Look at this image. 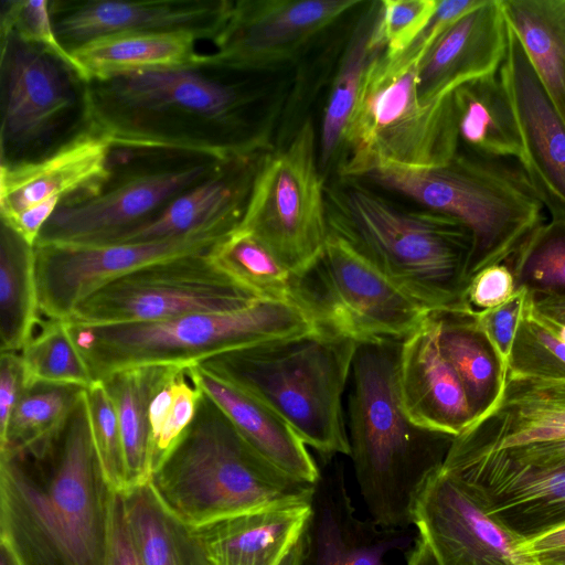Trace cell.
I'll return each instance as SVG.
<instances>
[{
    "label": "cell",
    "mask_w": 565,
    "mask_h": 565,
    "mask_svg": "<svg viewBox=\"0 0 565 565\" xmlns=\"http://www.w3.org/2000/svg\"><path fill=\"white\" fill-rule=\"evenodd\" d=\"M232 0H53L55 33L72 50L93 40L122 33L182 32L198 40L220 33Z\"/></svg>",
    "instance_id": "ac0fdd59"
},
{
    "label": "cell",
    "mask_w": 565,
    "mask_h": 565,
    "mask_svg": "<svg viewBox=\"0 0 565 565\" xmlns=\"http://www.w3.org/2000/svg\"><path fill=\"white\" fill-rule=\"evenodd\" d=\"M35 248L1 222L0 352L20 353L42 321Z\"/></svg>",
    "instance_id": "d6a6232c"
},
{
    "label": "cell",
    "mask_w": 565,
    "mask_h": 565,
    "mask_svg": "<svg viewBox=\"0 0 565 565\" xmlns=\"http://www.w3.org/2000/svg\"><path fill=\"white\" fill-rule=\"evenodd\" d=\"M107 565H141L129 533L122 494L118 491L111 504Z\"/></svg>",
    "instance_id": "f907efd6"
},
{
    "label": "cell",
    "mask_w": 565,
    "mask_h": 565,
    "mask_svg": "<svg viewBox=\"0 0 565 565\" xmlns=\"http://www.w3.org/2000/svg\"><path fill=\"white\" fill-rule=\"evenodd\" d=\"M149 484L163 507L195 527L268 505L312 500L315 484L295 479L259 455L204 393Z\"/></svg>",
    "instance_id": "5b68a950"
},
{
    "label": "cell",
    "mask_w": 565,
    "mask_h": 565,
    "mask_svg": "<svg viewBox=\"0 0 565 565\" xmlns=\"http://www.w3.org/2000/svg\"><path fill=\"white\" fill-rule=\"evenodd\" d=\"M434 315L440 350L459 375L477 417L499 391L497 358L477 329L473 315L452 311H435Z\"/></svg>",
    "instance_id": "d590c367"
},
{
    "label": "cell",
    "mask_w": 565,
    "mask_h": 565,
    "mask_svg": "<svg viewBox=\"0 0 565 565\" xmlns=\"http://www.w3.org/2000/svg\"><path fill=\"white\" fill-rule=\"evenodd\" d=\"M508 47L502 0H483L428 47L417 68L423 104L437 102L460 85L499 71Z\"/></svg>",
    "instance_id": "484cf974"
},
{
    "label": "cell",
    "mask_w": 565,
    "mask_h": 565,
    "mask_svg": "<svg viewBox=\"0 0 565 565\" xmlns=\"http://www.w3.org/2000/svg\"><path fill=\"white\" fill-rule=\"evenodd\" d=\"M441 468L469 483L490 514L525 540L565 525V461L514 466L486 454Z\"/></svg>",
    "instance_id": "44dd1931"
},
{
    "label": "cell",
    "mask_w": 565,
    "mask_h": 565,
    "mask_svg": "<svg viewBox=\"0 0 565 565\" xmlns=\"http://www.w3.org/2000/svg\"><path fill=\"white\" fill-rule=\"evenodd\" d=\"M50 4V0H3L0 32H11L22 41L41 46L79 75L72 54L61 44L55 33Z\"/></svg>",
    "instance_id": "7bdbcfd3"
},
{
    "label": "cell",
    "mask_w": 565,
    "mask_h": 565,
    "mask_svg": "<svg viewBox=\"0 0 565 565\" xmlns=\"http://www.w3.org/2000/svg\"><path fill=\"white\" fill-rule=\"evenodd\" d=\"M534 297L565 295V230L548 222L504 263Z\"/></svg>",
    "instance_id": "ab89813d"
},
{
    "label": "cell",
    "mask_w": 565,
    "mask_h": 565,
    "mask_svg": "<svg viewBox=\"0 0 565 565\" xmlns=\"http://www.w3.org/2000/svg\"><path fill=\"white\" fill-rule=\"evenodd\" d=\"M354 341L315 330L209 356L198 365L250 393L323 458L350 456L343 395Z\"/></svg>",
    "instance_id": "8992f818"
},
{
    "label": "cell",
    "mask_w": 565,
    "mask_h": 565,
    "mask_svg": "<svg viewBox=\"0 0 565 565\" xmlns=\"http://www.w3.org/2000/svg\"><path fill=\"white\" fill-rule=\"evenodd\" d=\"M507 23L508 47L499 74L522 138L521 166L545 205L548 223L565 230V125L508 19Z\"/></svg>",
    "instance_id": "d6986e66"
},
{
    "label": "cell",
    "mask_w": 565,
    "mask_h": 565,
    "mask_svg": "<svg viewBox=\"0 0 565 565\" xmlns=\"http://www.w3.org/2000/svg\"><path fill=\"white\" fill-rule=\"evenodd\" d=\"M115 492L85 388L52 437L0 452L1 544L19 565H107Z\"/></svg>",
    "instance_id": "6da1fadb"
},
{
    "label": "cell",
    "mask_w": 565,
    "mask_h": 565,
    "mask_svg": "<svg viewBox=\"0 0 565 565\" xmlns=\"http://www.w3.org/2000/svg\"><path fill=\"white\" fill-rule=\"evenodd\" d=\"M200 65L84 83V121L114 149L228 160L269 147L252 111L262 93Z\"/></svg>",
    "instance_id": "7a4b0ae2"
},
{
    "label": "cell",
    "mask_w": 565,
    "mask_h": 565,
    "mask_svg": "<svg viewBox=\"0 0 565 565\" xmlns=\"http://www.w3.org/2000/svg\"><path fill=\"white\" fill-rule=\"evenodd\" d=\"M532 302V301H531ZM533 308V307H532ZM535 312V311H534ZM536 315V313H535ZM537 316V315H536ZM539 317V316H537ZM540 318V317H539ZM546 326H548L553 332L565 342V323H552L540 318Z\"/></svg>",
    "instance_id": "680465c9"
},
{
    "label": "cell",
    "mask_w": 565,
    "mask_h": 565,
    "mask_svg": "<svg viewBox=\"0 0 565 565\" xmlns=\"http://www.w3.org/2000/svg\"><path fill=\"white\" fill-rule=\"evenodd\" d=\"M207 252L168 258L121 275L84 299L66 321L83 326L147 322L234 311L262 299L218 269Z\"/></svg>",
    "instance_id": "4fadbf2b"
},
{
    "label": "cell",
    "mask_w": 565,
    "mask_h": 565,
    "mask_svg": "<svg viewBox=\"0 0 565 565\" xmlns=\"http://www.w3.org/2000/svg\"><path fill=\"white\" fill-rule=\"evenodd\" d=\"M425 209L449 215L471 233L468 284L507 263L546 222V209L520 162L458 151L431 169L384 168L366 177Z\"/></svg>",
    "instance_id": "52a82bcc"
},
{
    "label": "cell",
    "mask_w": 565,
    "mask_h": 565,
    "mask_svg": "<svg viewBox=\"0 0 565 565\" xmlns=\"http://www.w3.org/2000/svg\"><path fill=\"white\" fill-rule=\"evenodd\" d=\"M381 1H372L356 23L331 85L320 132V170L333 160L354 107L363 76L373 58L385 49L381 33Z\"/></svg>",
    "instance_id": "e575fe53"
},
{
    "label": "cell",
    "mask_w": 565,
    "mask_h": 565,
    "mask_svg": "<svg viewBox=\"0 0 565 565\" xmlns=\"http://www.w3.org/2000/svg\"><path fill=\"white\" fill-rule=\"evenodd\" d=\"M1 164L39 158L57 146L74 115L84 118V81L66 63L11 32H0ZM83 129V128H82Z\"/></svg>",
    "instance_id": "5bb4252c"
},
{
    "label": "cell",
    "mask_w": 565,
    "mask_h": 565,
    "mask_svg": "<svg viewBox=\"0 0 565 565\" xmlns=\"http://www.w3.org/2000/svg\"><path fill=\"white\" fill-rule=\"evenodd\" d=\"M0 565H19L12 553L3 544H0Z\"/></svg>",
    "instance_id": "6f0895ef"
},
{
    "label": "cell",
    "mask_w": 565,
    "mask_h": 565,
    "mask_svg": "<svg viewBox=\"0 0 565 565\" xmlns=\"http://www.w3.org/2000/svg\"><path fill=\"white\" fill-rule=\"evenodd\" d=\"M451 97L460 150L522 163V138L499 71L460 85Z\"/></svg>",
    "instance_id": "f546056e"
},
{
    "label": "cell",
    "mask_w": 565,
    "mask_h": 565,
    "mask_svg": "<svg viewBox=\"0 0 565 565\" xmlns=\"http://www.w3.org/2000/svg\"><path fill=\"white\" fill-rule=\"evenodd\" d=\"M438 0H382L380 32L385 51H405L425 30Z\"/></svg>",
    "instance_id": "f6af8a7d"
},
{
    "label": "cell",
    "mask_w": 565,
    "mask_h": 565,
    "mask_svg": "<svg viewBox=\"0 0 565 565\" xmlns=\"http://www.w3.org/2000/svg\"><path fill=\"white\" fill-rule=\"evenodd\" d=\"M66 323L95 381L137 366L198 364L222 352L317 330L297 303L271 299H260L234 311L191 313L147 322Z\"/></svg>",
    "instance_id": "9c48e42d"
},
{
    "label": "cell",
    "mask_w": 565,
    "mask_h": 565,
    "mask_svg": "<svg viewBox=\"0 0 565 565\" xmlns=\"http://www.w3.org/2000/svg\"><path fill=\"white\" fill-rule=\"evenodd\" d=\"M515 290L512 270L505 264H498L482 269L471 278L463 299L472 311H482L504 303Z\"/></svg>",
    "instance_id": "7dc6e473"
},
{
    "label": "cell",
    "mask_w": 565,
    "mask_h": 565,
    "mask_svg": "<svg viewBox=\"0 0 565 565\" xmlns=\"http://www.w3.org/2000/svg\"><path fill=\"white\" fill-rule=\"evenodd\" d=\"M414 525L438 565H536L526 540L490 514L469 483L443 468L419 494Z\"/></svg>",
    "instance_id": "e0dca14e"
},
{
    "label": "cell",
    "mask_w": 565,
    "mask_h": 565,
    "mask_svg": "<svg viewBox=\"0 0 565 565\" xmlns=\"http://www.w3.org/2000/svg\"><path fill=\"white\" fill-rule=\"evenodd\" d=\"M117 150L126 159L117 151L120 159L111 157L110 174L96 192L62 202L36 244H111L225 161L189 153Z\"/></svg>",
    "instance_id": "8fae6325"
},
{
    "label": "cell",
    "mask_w": 565,
    "mask_h": 565,
    "mask_svg": "<svg viewBox=\"0 0 565 565\" xmlns=\"http://www.w3.org/2000/svg\"><path fill=\"white\" fill-rule=\"evenodd\" d=\"M302 555V546L298 544L287 554L280 565H301Z\"/></svg>",
    "instance_id": "9f6ffc18"
},
{
    "label": "cell",
    "mask_w": 565,
    "mask_h": 565,
    "mask_svg": "<svg viewBox=\"0 0 565 565\" xmlns=\"http://www.w3.org/2000/svg\"><path fill=\"white\" fill-rule=\"evenodd\" d=\"M324 186L307 118L285 148L267 153L238 227L299 275L319 257L329 235Z\"/></svg>",
    "instance_id": "7c38bea8"
},
{
    "label": "cell",
    "mask_w": 565,
    "mask_h": 565,
    "mask_svg": "<svg viewBox=\"0 0 565 565\" xmlns=\"http://www.w3.org/2000/svg\"><path fill=\"white\" fill-rule=\"evenodd\" d=\"M434 312L402 341L398 394L413 424L456 437L476 415L459 375L440 350Z\"/></svg>",
    "instance_id": "d4e9b609"
},
{
    "label": "cell",
    "mask_w": 565,
    "mask_h": 565,
    "mask_svg": "<svg viewBox=\"0 0 565 565\" xmlns=\"http://www.w3.org/2000/svg\"><path fill=\"white\" fill-rule=\"evenodd\" d=\"M207 256L259 298L295 302V275L250 233L237 227L216 242Z\"/></svg>",
    "instance_id": "8d00e7d4"
},
{
    "label": "cell",
    "mask_w": 565,
    "mask_h": 565,
    "mask_svg": "<svg viewBox=\"0 0 565 565\" xmlns=\"http://www.w3.org/2000/svg\"><path fill=\"white\" fill-rule=\"evenodd\" d=\"M195 365H184L175 376L172 405L153 447V468L174 446L195 416L203 393L196 381Z\"/></svg>",
    "instance_id": "bcb514c9"
},
{
    "label": "cell",
    "mask_w": 565,
    "mask_h": 565,
    "mask_svg": "<svg viewBox=\"0 0 565 565\" xmlns=\"http://www.w3.org/2000/svg\"><path fill=\"white\" fill-rule=\"evenodd\" d=\"M565 436V379L508 372L492 403L459 435L444 463Z\"/></svg>",
    "instance_id": "ffe728a7"
},
{
    "label": "cell",
    "mask_w": 565,
    "mask_h": 565,
    "mask_svg": "<svg viewBox=\"0 0 565 565\" xmlns=\"http://www.w3.org/2000/svg\"><path fill=\"white\" fill-rule=\"evenodd\" d=\"M423 54L412 46L371 60L339 149L340 179H359L384 168L431 169L459 151L451 93L423 104L417 68Z\"/></svg>",
    "instance_id": "ba28073f"
},
{
    "label": "cell",
    "mask_w": 565,
    "mask_h": 565,
    "mask_svg": "<svg viewBox=\"0 0 565 565\" xmlns=\"http://www.w3.org/2000/svg\"><path fill=\"white\" fill-rule=\"evenodd\" d=\"M93 439L104 473L118 492L126 489L124 448L115 404L102 381L86 388Z\"/></svg>",
    "instance_id": "b9f144b4"
},
{
    "label": "cell",
    "mask_w": 565,
    "mask_h": 565,
    "mask_svg": "<svg viewBox=\"0 0 565 565\" xmlns=\"http://www.w3.org/2000/svg\"><path fill=\"white\" fill-rule=\"evenodd\" d=\"M359 0H238L202 64L238 73L270 70L294 58Z\"/></svg>",
    "instance_id": "9a60e30c"
},
{
    "label": "cell",
    "mask_w": 565,
    "mask_h": 565,
    "mask_svg": "<svg viewBox=\"0 0 565 565\" xmlns=\"http://www.w3.org/2000/svg\"><path fill=\"white\" fill-rule=\"evenodd\" d=\"M509 372L531 377L565 379V342L535 315L531 294L516 331Z\"/></svg>",
    "instance_id": "60d3db41"
},
{
    "label": "cell",
    "mask_w": 565,
    "mask_h": 565,
    "mask_svg": "<svg viewBox=\"0 0 565 565\" xmlns=\"http://www.w3.org/2000/svg\"><path fill=\"white\" fill-rule=\"evenodd\" d=\"M311 503L301 565H385L391 552L415 542L407 530L382 529L358 518L340 468L320 471Z\"/></svg>",
    "instance_id": "cb8c5ba5"
},
{
    "label": "cell",
    "mask_w": 565,
    "mask_h": 565,
    "mask_svg": "<svg viewBox=\"0 0 565 565\" xmlns=\"http://www.w3.org/2000/svg\"><path fill=\"white\" fill-rule=\"evenodd\" d=\"M482 2L483 0H438L436 11L429 23L409 46L424 55L439 35Z\"/></svg>",
    "instance_id": "816d5d0a"
},
{
    "label": "cell",
    "mask_w": 565,
    "mask_h": 565,
    "mask_svg": "<svg viewBox=\"0 0 565 565\" xmlns=\"http://www.w3.org/2000/svg\"><path fill=\"white\" fill-rule=\"evenodd\" d=\"M502 4L565 125V0H502Z\"/></svg>",
    "instance_id": "1f68e13d"
},
{
    "label": "cell",
    "mask_w": 565,
    "mask_h": 565,
    "mask_svg": "<svg viewBox=\"0 0 565 565\" xmlns=\"http://www.w3.org/2000/svg\"><path fill=\"white\" fill-rule=\"evenodd\" d=\"M198 39L182 32L122 33L99 38L70 53L86 83L120 75L202 65Z\"/></svg>",
    "instance_id": "f1b7e54d"
},
{
    "label": "cell",
    "mask_w": 565,
    "mask_h": 565,
    "mask_svg": "<svg viewBox=\"0 0 565 565\" xmlns=\"http://www.w3.org/2000/svg\"><path fill=\"white\" fill-rule=\"evenodd\" d=\"M20 355L26 390L38 384L88 388L95 382L65 320L42 319Z\"/></svg>",
    "instance_id": "74e56055"
},
{
    "label": "cell",
    "mask_w": 565,
    "mask_h": 565,
    "mask_svg": "<svg viewBox=\"0 0 565 565\" xmlns=\"http://www.w3.org/2000/svg\"><path fill=\"white\" fill-rule=\"evenodd\" d=\"M202 392L230 418L241 435L267 461L286 475L316 483L320 469L307 445L273 408L250 393L195 365Z\"/></svg>",
    "instance_id": "83f0119b"
},
{
    "label": "cell",
    "mask_w": 565,
    "mask_h": 565,
    "mask_svg": "<svg viewBox=\"0 0 565 565\" xmlns=\"http://www.w3.org/2000/svg\"><path fill=\"white\" fill-rule=\"evenodd\" d=\"M312 500L268 505L192 527L209 565H280L306 532Z\"/></svg>",
    "instance_id": "4316f807"
},
{
    "label": "cell",
    "mask_w": 565,
    "mask_h": 565,
    "mask_svg": "<svg viewBox=\"0 0 565 565\" xmlns=\"http://www.w3.org/2000/svg\"><path fill=\"white\" fill-rule=\"evenodd\" d=\"M25 390L23 365L20 353H1L0 439L4 436L11 415Z\"/></svg>",
    "instance_id": "c3c4849f"
},
{
    "label": "cell",
    "mask_w": 565,
    "mask_h": 565,
    "mask_svg": "<svg viewBox=\"0 0 565 565\" xmlns=\"http://www.w3.org/2000/svg\"><path fill=\"white\" fill-rule=\"evenodd\" d=\"M536 565H565V525L524 542Z\"/></svg>",
    "instance_id": "f5cc1de1"
},
{
    "label": "cell",
    "mask_w": 565,
    "mask_h": 565,
    "mask_svg": "<svg viewBox=\"0 0 565 565\" xmlns=\"http://www.w3.org/2000/svg\"><path fill=\"white\" fill-rule=\"evenodd\" d=\"M529 296L530 292L525 287H518L504 303L473 313L477 329L497 358L500 380L509 372L513 343Z\"/></svg>",
    "instance_id": "ee69618b"
},
{
    "label": "cell",
    "mask_w": 565,
    "mask_h": 565,
    "mask_svg": "<svg viewBox=\"0 0 565 565\" xmlns=\"http://www.w3.org/2000/svg\"><path fill=\"white\" fill-rule=\"evenodd\" d=\"M324 196L329 233L431 310L476 312L463 299L472 236L461 222L395 205L358 179L326 185Z\"/></svg>",
    "instance_id": "277c9868"
},
{
    "label": "cell",
    "mask_w": 565,
    "mask_h": 565,
    "mask_svg": "<svg viewBox=\"0 0 565 565\" xmlns=\"http://www.w3.org/2000/svg\"><path fill=\"white\" fill-rule=\"evenodd\" d=\"M406 565H438L430 547L418 536L406 551Z\"/></svg>",
    "instance_id": "11a10c76"
},
{
    "label": "cell",
    "mask_w": 565,
    "mask_h": 565,
    "mask_svg": "<svg viewBox=\"0 0 565 565\" xmlns=\"http://www.w3.org/2000/svg\"><path fill=\"white\" fill-rule=\"evenodd\" d=\"M402 341L359 344L349 396V441L356 482L370 519L406 531L416 502L441 469L455 437L413 424L397 385Z\"/></svg>",
    "instance_id": "3957f363"
},
{
    "label": "cell",
    "mask_w": 565,
    "mask_h": 565,
    "mask_svg": "<svg viewBox=\"0 0 565 565\" xmlns=\"http://www.w3.org/2000/svg\"><path fill=\"white\" fill-rule=\"evenodd\" d=\"M294 301L317 330L358 344L404 340L434 312L331 233L295 276Z\"/></svg>",
    "instance_id": "30bf717a"
},
{
    "label": "cell",
    "mask_w": 565,
    "mask_h": 565,
    "mask_svg": "<svg viewBox=\"0 0 565 565\" xmlns=\"http://www.w3.org/2000/svg\"><path fill=\"white\" fill-rule=\"evenodd\" d=\"M126 520L141 565H209L192 527L170 513L149 482L121 492Z\"/></svg>",
    "instance_id": "836d02e7"
},
{
    "label": "cell",
    "mask_w": 565,
    "mask_h": 565,
    "mask_svg": "<svg viewBox=\"0 0 565 565\" xmlns=\"http://www.w3.org/2000/svg\"><path fill=\"white\" fill-rule=\"evenodd\" d=\"M270 150L269 146L223 161L206 179L111 244L158 242L206 231L233 232L243 220L256 177Z\"/></svg>",
    "instance_id": "603a6c76"
},
{
    "label": "cell",
    "mask_w": 565,
    "mask_h": 565,
    "mask_svg": "<svg viewBox=\"0 0 565 565\" xmlns=\"http://www.w3.org/2000/svg\"><path fill=\"white\" fill-rule=\"evenodd\" d=\"M180 365L130 367L117 371L102 381L118 416L126 469L125 490L146 484L150 480L153 470L150 404L157 390Z\"/></svg>",
    "instance_id": "4dcf8cb0"
},
{
    "label": "cell",
    "mask_w": 565,
    "mask_h": 565,
    "mask_svg": "<svg viewBox=\"0 0 565 565\" xmlns=\"http://www.w3.org/2000/svg\"><path fill=\"white\" fill-rule=\"evenodd\" d=\"M488 454L514 466L548 467L565 461V436L547 441L514 446Z\"/></svg>",
    "instance_id": "681fc988"
},
{
    "label": "cell",
    "mask_w": 565,
    "mask_h": 565,
    "mask_svg": "<svg viewBox=\"0 0 565 565\" xmlns=\"http://www.w3.org/2000/svg\"><path fill=\"white\" fill-rule=\"evenodd\" d=\"M535 313L552 323H565V295L534 297L531 295Z\"/></svg>",
    "instance_id": "db71d44e"
},
{
    "label": "cell",
    "mask_w": 565,
    "mask_h": 565,
    "mask_svg": "<svg viewBox=\"0 0 565 565\" xmlns=\"http://www.w3.org/2000/svg\"><path fill=\"white\" fill-rule=\"evenodd\" d=\"M114 148L84 127L47 153L0 164V215L9 221L52 198L62 202L96 192L110 174Z\"/></svg>",
    "instance_id": "7402d4cb"
},
{
    "label": "cell",
    "mask_w": 565,
    "mask_h": 565,
    "mask_svg": "<svg viewBox=\"0 0 565 565\" xmlns=\"http://www.w3.org/2000/svg\"><path fill=\"white\" fill-rule=\"evenodd\" d=\"M228 234L206 231L158 242L104 245L36 244L41 315L66 320L84 299L115 278L160 260L207 252Z\"/></svg>",
    "instance_id": "2e32d148"
},
{
    "label": "cell",
    "mask_w": 565,
    "mask_h": 565,
    "mask_svg": "<svg viewBox=\"0 0 565 565\" xmlns=\"http://www.w3.org/2000/svg\"><path fill=\"white\" fill-rule=\"evenodd\" d=\"M83 390L58 384H38L25 390L0 439V452L52 437L65 423Z\"/></svg>",
    "instance_id": "f35d334b"
}]
</instances>
